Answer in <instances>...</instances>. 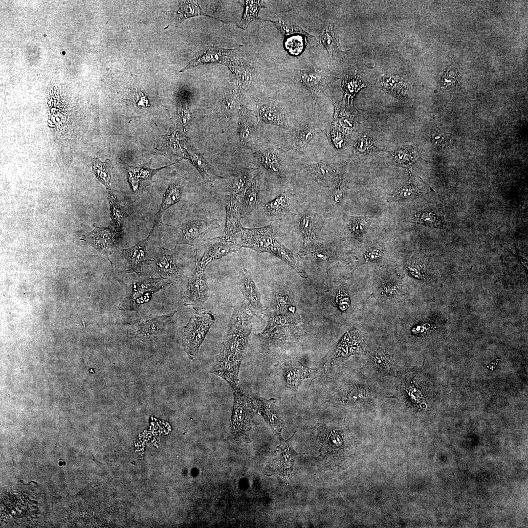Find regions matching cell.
<instances>
[{"label":"cell","instance_id":"6da1fadb","mask_svg":"<svg viewBox=\"0 0 528 528\" xmlns=\"http://www.w3.org/2000/svg\"><path fill=\"white\" fill-rule=\"evenodd\" d=\"M248 311L243 304L234 307L222 349L209 371L225 380L232 390L239 387L240 368L246 352L252 330V317Z\"/></svg>","mask_w":528,"mask_h":528},{"label":"cell","instance_id":"7a4b0ae2","mask_svg":"<svg viewBox=\"0 0 528 528\" xmlns=\"http://www.w3.org/2000/svg\"><path fill=\"white\" fill-rule=\"evenodd\" d=\"M221 237L241 248L272 254L286 262L300 276L308 277L293 253L276 238L270 224L259 228H246L242 226L240 220L226 223Z\"/></svg>","mask_w":528,"mask_h":528},{"label":"cell","instance_id":"3957f363","mask_svg":"<svg viewBox=\"0 0 528 528\" xmlns=\"http://www.w3.org/2000/svg\"><path fill=\"white\" fill-rule=\"evenodd\" d=\"M119 284L125 289L124 297L119 305V309L123 311H135L140 305L151 299L153 295L172 285L167 280L162 278H149L127 285L120 280Z\"/></svg>","mask_w":528,"mask_h":528},{"label":"cell","instance_id":"277c9868","mask_svg":"<svg viewBox=\"0 0 528 528\" xmlns=\"http://www.w3.org/2000/svg\"><path fill=\"white\" fill-rule=\"evenodd\" d=\"M234 403L231 418V431L237 440L248 439L247 433L253 425L256 413L250 395L244 393L240 388L232 389Z\"/></svg>","mask_w":528,"mask_h":528},{"label":"cell","instance_id":"5b68a950","mask_svg":"<svg viewBox=\"0 0 528 528\" xmlns=\"http://www.w3.org/2000/svg\"><path fill=\"white\" fill-rule=\"evenodd\" d=\"M214 315L210 311L194 314L184 327L182 343L190 359L197 355L210 327L215 321Z\"/></svg>","mask_w":528,"mask_h":528},{"label":"cell","instance_id":"8992f818","mask_svg":"<svg viewBox=\"0 0 528 528\" xmlns=\"http://www.w3.org/2000/svg\"><path fill=\"white\" fill-rule=\"evenodd\" d=\"M154 261L160 277L167 280L172 285L182 281L183 271L180 259L175 249H168L160 247Z\"/></svg>","mask_w":528,"mask_h":528},{"label":"cell","instance_id":"52a82bcc","mask_svg":"<svg viewBox=\"0 0 528 528\" xmlns=\"http://www.w3.org/2000/svg\"><path fill=\"white\" fill-rule=\"evenodd\" d=\"M176 311L167 315L148 317L129 325L130 333L137 339L146 341L155 338L173 321Z\"/></svg>","mask_w":528,"mask_h":528},{"label":"cell","instance_id":"ba28073f","mask_svg":"<svg viewBox=\"0 0 528 528\" xmlns=\"http://www.w3.org/2000/svg\"><path fill=\"white\" fill-rule=\"evenodd\" d=\"M154 222L148 236L131 247L121 249V257L125 264L124 272L141 274L143 266L154 261L148 253L147 246L150 237L154 232Z\"/></svg>","mask_w":528,"mask_h":528},{"label":"cell","instance_id":"9c48e42d","mask_svg":"<svg viewBox=\"0 0 528 528\" xmlns=\"http://www.w3.org/2000/svg\"><path fill=\"white\" fill-rule=\"evenodd\" d=\"M208 296V287L204 269L196 261L195 269L188 281L183 304L197 309L205 303Z\"/></svg>","mask_w":528,"mask_h":528},{"label":"cell","instance_id":"30bf717a","mask_svg":"<svg viewBox=\"0 0 528 528\" xmlns=\"http://www.w3.org/2000/svg\"><path fill=\"white\" fill-rule=\"evenodd\" d=\"M220 225L217 220H193L183 223L178 228L176 243L196 247L200 239Z\"/></svg>","mask_w":528,"mask_h":528},{"label":"cell","instance_id":"8fae6325","mask_svg":"<svg viewBox=\"0 0 528 528\" xmlns=\"http://www.w3.org/2000/svg\"><path fill=\"white\" fill-rule=\"evenodd\" d=\"M237 283L243 297L242 304L253 314L261 317L264 308L261 296L250 272L246 268L242 269L238 277Z\"/></svg>","mask_w":528,"mask_h":528},{"label":"cell","instance_id":"7c38bea8","mask_svg":"<svg viewBox=\"0 0 528 528\" xmlns=\"http://www.w3.org/2000/svg\"><path fill=\"white\" fill-rule=\"evenodd\" d=\"M204 251L201 258L198 260L196 253V261L203 269L212 261L220 259L232 252H237L241 248L235 243L229 242L221 236L209 238L202 242Z\"/></svg>","mask_w":528,"mask_h":528},{"label":"cell","instance_id":"4fadbf2b","mask_svg":"<svg viewBox=\"0 0 528 528\" xmlns=\"http://www.w3.org/2000/svg\"><path fill=\"white\" fill-rule=\"evenodd\" d=\"M250 396L256 413L263 417L274 434L281 438L282 421L280 410L275 404V399H266L257 394H253Z\"/></svg>","mask_w":528,"mask_h":528},{"label":"cell","instance_id":"5bb4252c","mask_svg":"<svg viewBox=\"0 0 528 528\" xmlns=\"http://www.w3.org/2000/svg\"><path fill=\"white\" fill-rule=\"evenodd\" d=\"M251 169H243L234 177L231 187L226 198V210L239 213V207L243 195L249 184Z\"/></svg>","mask_w":528,"mask_h":528},{"label":"cell","instance_id":"9a60e30c","mask_svg":"<svg viewBox=\"0 0 528 528\" xmlns=\"http://www.w3.org/2000/svg\"><path fill=\"white\" fill-rule=\"evenodd\" d=\"M116 233L113 229L109 227L96 225L91 232L83 236L80 239L108 255L110 253V249L115 244Z\"/></svg>","mask_w":528,"mask_h":528},{"label":"cell","instance_id":"2e32d148","mask_svg":"<svg viewBox=\"0 0 528 528\" xmlns=\"http://www.w3.org/2000/svg\"><path fill=\"white\" fill-rule=\"evenodd\" d=\"M283 378L286 386L296 390L301 381L310 377L313 370L307 367L298 362H284L280 366Z\"/></svg>","mask_w":528,"mask_h":528},{"label":"cell","instance_id":"e0dca14e","mask_svg":"<svg viewBox=\"0 0 528 528\" xmlns=\"http://www.w3.org/2000/svg\"><path fill=\"white\" fill-rule=\"evenodd\" d=\"M429 187L420 178L412 176L397 190L390 199L391 201H405L427 193Z\"/></svg>","mask_w":528,"mask_h":528},{"label":"cell","instance_id":"ac0fdd59","mask_svg":"<svg viewBox=\"0 0 528 528\" xmlns=\"http://www.w3.org/2000/svg\"><path fill=\"white\" fill-rule=\"evenodd\" d=\"M300 82L314 94L323 92L327 85V76L325 72L317 68L299 70Z\"/></svg>","mask_w":528,"mask_h":528},{"label":"cell","instance_id":"d6986e66","mask_svg":"<svg viewBox=\"0 0 528 528\" xmlns=\"http://www.w3.org/2000/svg\"><path fill=\"white\" fill-rule=\"evenodd\" d=\"M294 199L293 194L287 192H283L264 205V211L270 218H282L289 211L294 203Z\"/></svg>","mask_w":528,"mask_h":528},{"label":"cell","instance_id":"ffe728a7","mask_svg":"<svg viewBox=\"0 0 528 528\" xmlns=\"http://www.w3.org/2000/svg\"><path fill=\"white\" fill-rule=\"evenodd\" d=\"M260 185V177L257 175L249 183L242 198L239 210L240 218L247 217L255 209L259 200Z\"/></svg>","mask_w":528,"mask_h":528},{"label":"cell","instance_id":"44dd1931","mask_svg":"<svg viewBox=\"0 0 528 528\" xmlns=\"http://www.w3.org/2000/svg\"><path fill=\"white\" fill-rule=\"evenodd\" d=\"M412 221L439 229L445 228V222L443 210L437 206H429L414 214Z\"/></svg>","mask_w":528,"mask_h":528},{"label":"cell","instance_id":"7402d4cb","mask_svg":"<svg viewBox=\"0 0 528 528\" xmlns=\"http://www.w3.org/2000/svg\"><path fill=\"white\" fill-rule=\"evenodd\" d=\"M108 191L110 211V225L116 233H120L124 229L128 215L116 196L109 190Z\"/></svg>","mask_w":528,"mask_h":528},{"label":"cell","instance_id":"603a6c76","mask_svg":"<svg viewBox=\"0 0 528 528\" xmlns=\"http://www.w3.org/2000/svg\"><path fill=\"white\" fill-rule=\"evenodd\" d=\"M182 191V187L180 181L175 180L170 182L163 197L160 209L156 214L155 221L156 222L166 210L180 201Z\"/></svg>","mask_w":528,"mask_h":528},{"label":"cell","instance_id":"cb8c5ba5","mask_svg":"<svg viewBox=\"0 0 528 528\" xmlns=\"http://www.w3.org/2000/svg\"><path fill=\"white\" fill-rule=\"evenodd\" d=\"M223 50L216 47L207 48V49L193 60L184 69L180 71L183 72L187 69L202 64L209 63L223 64L226 61L225 60L227 57V52L226 53Z\"/></svg>","mask_w":528,"mask_h":528},{"label":"cell","instance_id":"d4e9b609","mask_svg":"<svg viewBox=\"0 0 528 528\" xmlns=\"http://www.w3.org/2000/svg\"><path fill=\"white\" fill-rule=\"evenodd\" d=\"M321 43L327 50L332 58L340 51V46L336 27L333 23H328L323 28L320 35Z\"/></svg>","mask_w":528,"mask_h":528},{"label":"cell","instance_id":"484cf974","mask_svg":"<svg viewBox=\"0 0 528 528\" xmlns=\"http://www.w3.org/2000/svg\"><path fill=\"white\" fill-rule=\"evenodd\" d=\"M259 113L261 118L266 123L288 128V125L284 113L274 106L263 105L260 107Z\"/></svg>","mask_w":528,"mask_h":528},{"label":"cell","instance_id":"4316f807","mask_svg":"<svg viewBox=\"0 0 528 528\" xmlns=\"http://www.w3.org/2000/svg\"><path fill=\"white\" fill-rule=\"evenodd\" d=\"M347 225L352 237L361 240L366 233L371 219L363 217L348 216Z\"/></svg>","mask_w":528,"mask_h":528},{"label":"cell","instance_id":"83f0119b","mask_svg":"<svg viewBox=\"0 0 528 528\" xmlns=\"http://www.w3.org/2000/svg\"><path fill=\"white\" fill-rule=\"evenodd\" d=\"M299 225L302 239V248H304L315 240L313 232L314 217L313 215L309 213L303 214L299 220Z\"/></svg>","mask_w":528,"mask_h":528},{"label":"cell","instance_id":"f1b7e54d","mask_svg":"<svg viewBox=\"0 0 528 528\" xmlns=\"http://www.w3.org/2000/svg\"><path fill=\"white\" fill-rule=\"evenodd\" d=\"M245 9L242 18L239 24V27L243 29L246 28L248 24L253 20L259 19L258 13L263 7L260 0H245Z\"/></svg>","mask_w":528,"mask_h":528},{"label":"cell","instance_id":"f546056e","mask_svg":"<svg viewBox=\"0 0 528 528\" xmlns=\"http://www.w3.org/2000/svg\"><path fill=\"white\" fill-rule=\"evenodd\" d=\"M178 14V20L179 22H182L186 18L199 15L208 16L222 21V20L220 19L207 15L206 13L201 11L198 4L197 1L195 0L182 1L181 2Z\"/></svg>","mask_w":528,"mask_h":528},{"label":"cell","instance_id":"4dcf8cb0","mask_svg":"<svg viewBox=\"0 0 528 528\" xmlns=\"http://www.w3.org/2000/svg\"><path fill=\"white\" fill-rule=\"evenodd\" d=\"M315 133L314 128L310 124H306L298 128L295 132L296 143L300 148L304 151L309 142L312 139Z\"/></svg>","mask_w":528,"mask_h":528},{"label":"cell","instance_id":"1f68e13d","mask_svg":"<svg viewBox=\"0 0 528 528\" xmlns=\"http://www.w3.org/2000/svg\"><path fill=\"white\" fill-rule=\"evenodd\" d=\"M381 83L385 89L397 96L403 95L406 88L404 82L397 76H384Z\"/></svg>","mask_w":528,"mask_h":528},{"label":"cell","instance_id":"d6a6232c","mask_svg":"<svg viewBox=\"0 0 528 528\" xmlns=\"http://www.w3.org/2000/svg\"><path fill=\"white\" fill-rule=\"evenodd\" d=\"M350 111L348 107L341 102L335 104V114L333 123L341 126L343 128L349 129L352 127V123L350 118Z\"/></svg>","mask_w":528,"mask_h":528},{"label":"cell","instance_id":"836d02e7","mask_svg":"<svg viewBox=\"0 0 528 528\" xmlns=\"http://www.w3.org/2000/svg\"><path fill=\"white\" fill-rule=\"evenodd\" d=\"M345 181L344 176L339 173L334 178L333 189L331 195V202L337 205L341 202L344 192Z\"/></svg>","mask_w":528,"mask_h":528},{"label":"cell","instance_id":"e575fe53","mask_svg":"<svg viewBox=\"0 0 528 528\" xmlns=\"http://www.w3.org/2000/svg\"><path fill=\"white\" fill-rule=\"evenodd\" d=\"M191 158L195 166L205 179L212 180L218 177L205 160L200 156L193 153L191 154Z\"/></svg>","mask_w":528,"mask_h":528},{"label":"cell","instance_id":"d590c367","mask_svg":"<svg viewBox=\"0 0 528 528\" xmlns=\"http://www.w3.org/2000/svg\"><path fill=\"white\" fill-rule=\"evenodd\" d=\"M373 360L376 366L385 372H391L394 369V364L389 354L383 350H378L373 355Z\"/></svg>","mask_w":528,"mask_h":528},{"label":"cell","instance_id":"8d00e7d4","mask_svg":"<svg viewBox=\"0 0 528 528\" xmlns=\"http://www.w3.org/2000/svg\"><path fill=\"white\" fill-rule=\"evenodd\" d=\"M342 86L345 97H348V99H352L363 85L356 77L348 76L343 80Z\"/></svg>","mask_w":528,"mask_h":528},{"label":"cell","instance_id":"74e56055","mask_svg":"<svg viewBox=\"0 0 528 528\" xmlns=\"http://www.w3.org/2000/svg\"><path fill=\"white\" fill-rule=\"evenodd\" d=\"M262 162L265 168L278 175L280 174L279 159L274 151L268 150L265 152L262 156Z\"/></svg>","mask_w":528,"mask_h":528},{"label":"cell","instance_id":"f35d334b","mask_svg":"<svg viewBox=\"0 0 528 528\" xmlns=\"http://www.w3.org/2000/svg\"><path fill=\"white\" fill-rule=\"evenodd\" d=\"M368 396L369 395L365 389L359 387H354L342 397V401L345 404L355 403L366 399Z\"/></svg>","mask_w":528,"mask_h":528},{"label":"cell","instance_id":"ab89813d","mask_svg":"<svg viewBox=\"0 0 528 528\" xmlns=\"http://www.w3.org/2000/svg\"><path fill=\"white\" fill-rule=\"evenodd\" d=\"M94 172L99 180L108 189H110V172L107 165L98 162L93 164Z\"/></svg>","mask_w":528,"mask_h":528},{"label":"cell","instance_id":"60d3db41","mask_svg":"<svg viewBox=\"0 0 528 528\" xmlns=\"http://www.w3.org/2000/svg\"><path fill=\"white\" fill-rule=\"evenodd\" d=\"M285 45L289 53L296 55L302 51L304 46V42L301 36L298 35L287 39Z\"/></svg>","mask_w":528,"mask_h":528},{"label":"cell","instance_id":"b9f144b4","mask_svg":"<svg viewBox=\"0 0 528 528\" xmlns=\"http://www.w3.org/2000/svg\"><path fill=\"white\" fill-rule=\"evenodd\" d=\"M411 151L410 149L407 148L397 151L395 154L396 160L404 165L409 166L411 165L414 162L416 158L415 153Z\"/></svg>","mask_w":528,"mask_h":528},{"label":"cell","instance_id":"7bdbcfd3","mask_svg":"<svg viewBox=\"0 0 528 528\" xmlns=\"http://www.w3.org/2000/svg\"><path fill=\"white\" fill-rule=\"evenodd\" d=\"M280 29L281 32L285 35L288 36L294 34H302L306 35V32L297 26L294 25L290 22L277 21L273 22Z\"/></svg>","mask_w":528,"mask_h":528},{"label":"cell","instance_id":"ee69618b","mask_svg":"<svg viewBox=\"0 0 528 528\" xmlns=\"http://www.w3.org/2000/svg\"><path fill=\"white\" fill-rule=\"evenodd\" d=\"M253 120L250 117H242L241 128L240 137L241 140L245 141L251 134L253 127Z\"/></svg>","mask_w":528,"mask_h":528},{"label":"cell","instance_id":"f6af8a7d","mask_svg":"<svg viewBox=\"0 0 528 528\" xmlns=\"http://www.w3.org/2000/svg\"><path fill=\"white\" fill-rule=\"evenodd\" d=\"M372 147V144L370 140L366 137L360 138L354 145V149L356 152L360 153H364L369 152Z\"/></svg>","mask_w":528,"mask_h":528},{"label":"cell","instance_id":"bcb514c9","mask_svg":"<svg viewBox=\"0 0 528 528\" xmlns=\"http://www.w3.org/2000/svg\"><path fill=\"white\" fill-rule=\"evenodd\" d=\"M330 136L333 145L336 148H340L344 141V135L340 130L333 129Z\"/></svg>","mask_w":528,"mask_h":528},{"label":"cell","instance_id":"7dc6e473","mask_svg":"<svg viewBox=\"0 0 528 528\" xmlns=\"http://www.w3.org/2000/svg\"><path fill=\"white\" fill-rule=\"evenodd\" d=\"M383 252L379 248L372 247L366 251L364 258L368 261H377L382 256Z\"/></svg>","mask_w":528,"mask_h":528},{"label":"cell","instance_id":"c3c4849f","mask_svg":"<svg viewBox=\"0 0 528 528\" xmlns=\"http://www.w3.org/2000/svg\"><path fill=\"white\" fill-rule=\"evenodd\" d=\"M336 299L337 305L341 310H345L349 308L350 305L349 298L344 291H339L337 294Z\"/></svg>","mask_w":528,"mask_h":528},{"label":"cell","instance_id":"681fc988","mask_svg":"<svg viewBox=\"0 0 528 528\" xmlns=\"http://www.w3.org/2000/svg\"><path fill=\"white\" fill-rule=\"evenodd\" d=\"M312 168L314 173L319 177L325 178L329 173L328 167L323 163H317Z\"/></svg>","mask_w":528,"mask_h":528},{"label":"cell","instance_id":"f907efd6","mask_svg":"<svg viewBox=\"0 0 528 528\" xmlns=\"http://www.w3.org/2000/svg\"><path fill=\"white\" fill-rule=\"evenodd\" d=\"M135 105L137 107H148V100L147 97L141 92H137L134 96Z\"/></svg>","mask_w":528,"mask_h":528},{"label":"cell","instance_id":"816d5d0a","mask_svg":"<svg viewBox=\"0 0 528 528\" xmlns=\"http://www.w3.org/2000/svg\"><path fill=\"white\" fill-rule=\"evenodd\" d=\"M432 141L435 145L441 146L446 144L448 140L446 135L437 132L432 136Z\"/></svg>","mask_w":528,"mask_h":528},{"label":"cell","instance_id":"f5cc1de1","mask_svg":"<svg viewBox=\"0 0 528 528\" xmlns=\"http://www.w3.org/2000/svg\"><path fill=\"white\" fill-rule=\"evenodd\" d=\"M235 102L233 101L231 98H227L225 100L226 107L229 109L232 110L235 108Z\"/></svg>","mask_w":528,"mask_h":528}]
</instances>
